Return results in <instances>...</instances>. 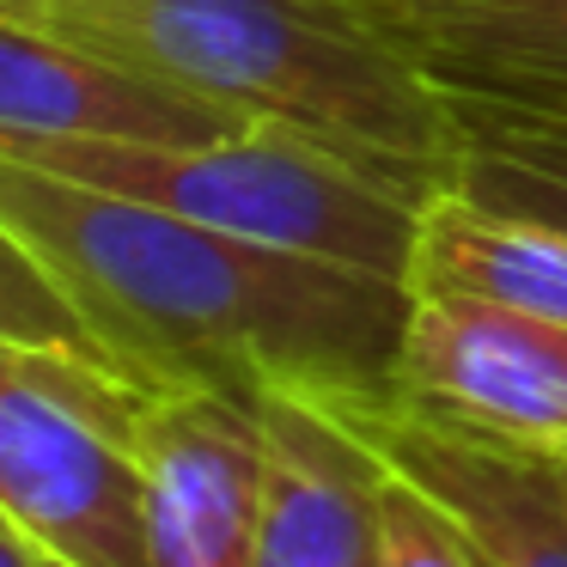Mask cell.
<instances>
[{"label":"cell","instance_id":"cell-11","mask_svg":"<svg viewBox=\"0 0 567 567\" xmlns=\"http://www.w3.org/2000/svg\"><path fill=\"white\" fill-rule=\"evenodd\" d=\"M409 293H452L567 323V233L445 189L421 208Z\"/></svg>","mask_w":567,"mask_h":567},{"label":"cell","instance_id":"cell-16","mask_svg":"<svg viewBox=\"0 0 567 567\" xmlns=\"http://www.w3.org/2000/svg\"><path fill=\"white\" fill-rule=\"evenodd\" d=\"M561 494H567V457H561Z\"/></svg>","mask_w":567,"mask_h":567},{"label":"cell","instance_id":"cell-5","mask_svg":"<svg viewBox=\"0 0 567 567\" xmlns=\"http://www.w3.org/2000/svg\"><path fill=\"white\" fill-rule=\"evenodd\" d=\"M396 403L567 457V323L415 293L396 348Z\"/></svg>","mask_w":567,"mask_h":567},{"label":"cell","instance_id":"cell-12","mask_svg":"<svg viewBox=\"0 0 567 567\" xmlns=\"http://www.w3.org/2000/svg\"><path fill=\"white\" fill-rule=\"evenodd\" d=\"M464 128V165L457 189L482 208L525 214L567 233V135L537 123H501V116H457Z\"/></svg>","mask_w":567,"mask_h":567},{"label":"cell","instance_id":"cell-4","mask_svg":"<svg viewBox=\"0 0 567 567\" xmlns=\"http://www.w3.org/2000/svg\"><path fill=\"white\" fill-rule=\"evenodd\" d=\"M147 391L50 342H0V513L68 567H147Z\"/></svg>","mask_w":567,"mask_h":567},{"label":"cell","instance_id":"cell-8","mask_svg":"<svg viewBox=\"0 0 567 567\" xmlns=\"http://www.w3.org/2000/svg\"><path fill=\"white\" fill-rule=\"evenodd\" d=\"M379 31L452 116L567 135V0H336Z\"/></svg>","mask_w":567,"mask_h":567},{"label":"cell","instance_id":"cell-2","mask_svg":"<svg viewBox=\"0 0 567 567\" xmlns=\"http://www.w3.org/2000/svg\"><path fill=\"white\" fill-rule=\"evenodd\" d=\"M0 19L311 135L421 208L457 189L452 104L336 0H0Z\"/></svg>","mask_w":567,"mask_h":567},{"label":"cell","instance_id":"cell-17","mask_svg":"<svg viewBox=\"0 0 567 567\" xmlns=\"http://www.w3.org/2000/svg\"><path fill=\"white\" fill-rule=\"evenodd\" d=\"M50 567H68V561H55V555H50Z\"/></svg>","mask_w":567,"mask_h":567},{"label":"cell","instance_id":"cell-3","mask_svg":"<svg viewBox=\"0 0 567 567\" xmlns=\"http://www.w3.org/2000/svg\"><path fill=\"white\" fill-rule=\"evenodd\" d=\"M0 153L50 177L172 208L196 226L409 281L421 202L367 177L311 135L250 123L220 141L0 135Z\"/></svg>","mask_w":567,"mask_h":567},{"label":"cell","instance_id":"cell-6","mask_svg":"<svg viewBox=\"0 0 567 567\" xmlns=\"http://www.w3.org/2000/svg\"><path fill=\"white\" fill-rule=\"evenodd\" d=\"M147 567H250L262 525V415L226 391H147Z\"/></svg>","mask_w":567,"mask_h":567},{"label":"cell","instance_id":"cell-7","mask_svg":"<svg viewBox=\"0 0 567 567\" xmlns=\"http://www.w3.org/2000/svg\"><path fill=\"white\" fill-rule=\"evenodd\" d=\"M396 476L421 482L457 530L470 537L482 567H567V494L561 457L513 440L452 427L440 415L396 403L336 409Z\"/></svg>","mask_w":567,"mask_h":567},{"label":"cell","instance_id":"cell-15","mask_svg":"<svg viewBox=\"0 0 567 567\" xmlns=\"http://www.w3.org/2000/svg\"><path fill=\"white\" fill-rule=\"evenodd\" d=\"M0 567H50V549L19 525H0Z\"/></svg>","mask_w":567,"mask_h":567},{"label":"cell","instance_id":"cell-14","mask_svg":"<svg viewBox=\"0 0 567 567\" xmlns=\"http://www.w3.org/2000/svg\"><path fill=\"white\" fill-rule=\"evenodd\" d=\"M379 518H384V567H482L470 537L457 530V518L421 482L396 476V470H384Z\"/></svg>","mask_w":567,"mask_h":567},{"label":"cell","instance_id":"cell-13","mask_svg":"<svg viewBox=\"0 0 567 567\" xmlns=\"http://www.w3.org/2000/svg\"><path fill=\"white\" fill-rule=\"evenodd\" d=\"M0 342H50V348H80V354L104 360V348L92 342L74 299L55 287L43 257L7 220H0Z\"/></svg>","mask_w":567,"mask_h":567},{"label":"cell","instance_id":"cell-18","mask_svg":"<svg viewBox=\"0 0 567 567\" xmlns=\"http://www.w3.org/2000/svg\"><path fill=\"white\" fill-rule=\"evenodd\" d=\"M0 525H13V518H7V513H0Z\"/></svg>","mask_w":567,"mask_h":567},{"label":"cell","instance_id":"cell-10","mask_svg":"<svg viewBox=\"0 0 567 567\" xmlns=\"http://www.w3.org/2000/svg\"><path fill=\"white\" fill-rule=\"evenodd\" d=\"M250 128L208 99L116 68L104 55L0 19V135H104V141H220Z\"/></svg>","mask_w":567,"mask_h":567},{"label":"cell","instance_id":"cell-1","mask_svg":"<svg viewBox=\"0 0 567 567\" xmlns=\"http://www.w3.org/2000/svg\"><path fill=\"white\" fill-rule=\"evenodd\" d=\"M0 220L55 275L141 391H299L330 409L396 396L409 281L196 226L0 153Z\"/></svg>","mask_w":567,"mask_h":567},{"label":"cell","instance_id":"cell-9","mask_svg":"<svg viewBox=\"0 0 567 567\" xmlns=\"http://www.w3.org/2000/svg\"><path fill=\"white\" fill-rule=\"evenodd\" d=\"M262 525L250 567H384V457L299 391H262Z\"/></svg>","mask_w":567,"mask_h":567}]
</instances>
